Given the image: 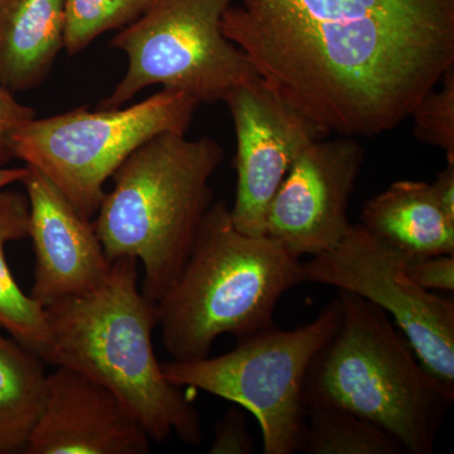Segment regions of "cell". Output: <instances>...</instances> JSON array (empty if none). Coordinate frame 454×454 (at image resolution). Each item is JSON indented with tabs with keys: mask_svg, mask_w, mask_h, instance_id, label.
I'll use <instances>...</instances> for the list:
<instances>
[{
	"mask_svg": "<svg viewBox=\"0 0 454 454\" xmlns=\"http://www.w3.org/2000/svg\"><path fill=\"white\" fill-rule=\"evenodd\" d=\"M28 234L26 193L0 191V328L42 360L49 340L44 307L18 286L5 255L8 243L28 238Z\"/></svg>",
	"mask_w": 454,
	"mask_h": 454,
	"instance_id": "17",
	"label": "cell"
},
{
	"mask_svg": "<svg viewBox=\"0 0 454 454\" xmlns=\"http://www.w3.org/2000/svg\"><path fill=\"white\" fill-rule=\"evenodd\" d=\"M152 0H65L64 50L74 56L98 37L138 20Z\"/></svg>",
	"mask_w": 454,
	"mask_h": 454,
	"instance_id": "19",
	"label": "cell"
},
{
	"mask_svg": "<svg viewBox=\"0 0 454 454\" xmlns=\"http://www.w3.org/2000/svg\"><path fill=\"white\" fill-rule=\"evenodd\" d=\"M138 264L130 256L114 260L106 282L95 291L43 306L49 340L42 360L112 390L152 441L164 443L176 434L197 446L202 442L201 419L155 356L157 303L140 289Z\"/></svg>",
	"mask_w": 454,
	"mask_h": 454,
	"instance_id": "2",
	"label": "cell"
},
{
	"mask_svg": "<svg viewBox=\"0 0 454 454\" xmlns=\"http://www.w3.org/2000/svg\"><path fill=\"white\" fill-rule=\"evenodd\" d=\"M43 361L0 334V454L25 453L46 394Z\"/></svg>",
	"mask_w": 454,
	"mask_h": 454,
	"instance_id": "16",
	"label": "cell"
},
{
	"mask_svg": "<svg viewBox=\"0 0 454 454\" xmlns=\"http://www.w3.org/2000/svg\"><path fill=\"white\" fill-rule=\"evenodd\" d=\"M22 184L29 202L28 238L35 255L29 295L46 306L95 291L106 282L113 262L104 252L94 223L37 169L28 167Z\"/></svg>",
	"mask_w": 454,
	"mask_h": 454,
	"instance_id": "13",
	"label": "cell"
},
{
	"mask_svg": "<svg viewBox=\"0 0 454 454\" xmlns=\"http://www.w3.org/2000/svg\"><path fill=\"white\" fill-rule=\"evenodd\" d=\"M236 136V195L231 220L247 235H267L269 206L292 164L328 133L288 104L262 80L226 95Z\"/></svg>",
	"mask_w": 454,
	"mask_h": 454,
	"instance_id": "10",
	"label": "cell"
},
{
	"mask_svg": "<svg viewBox=\"0 0 454 454\" xmlns=\"http://www.w3.org/2000/svg\"><path fill=\"white\" fill-rule=\"evenodd\" d=\"M216 140L166 131L114 173L94 226L110 262L130 256L145 268L143 294L158 303L177 279L211 207L210 181L223 163Z\"/></svg>",
	"mask_w": 454,
	"mask_h": 454,
	"instance_id": "5",
	"label": "cell"
},
{
	"mask_svg": "<svg viewBox=\"0 0 454 454\" xmlns=\"http://www.w3.org/2000/svg\"><path fill=\"white\" fill-rule=\"evenodd\" d=\"M223 35L325 133L399 127L454 66V0H240Z\"/></svg>",
	"mask_w": 454,
	"mask_h": 454,
	"instance_id": "1",
	"label": "cell"
},
{
	"mask_svg": "<svg viewBox=\"0 0 454 454\" xmlns=\"http://www.w3.org/2000/svg\"><path fill=\"white\" fill-rule=\"evenodd\" d=\"M65 0H0V85L27 91L64 50Z\"/></svg>",
	"mask_w": 454,
	"mask_h": 454,
	"instance_id": "15",
	"label": "cell"
},
{
	"mask_svg": "<svg viewBox=\"0 0 454 454\" xmlns=\"http://www.w3.org/2000/svg\"><path fill=\"white\" fill-rule=\"evenodd\" d=\"M201 106L163 89L134 106L73 112L26 122L12 139L14 158L52 182L85 219L97 216L106 184L140 145L166 131L186 134Z\"/></svg>",
	"mask_w": 454,
	"mask_h": 454,
	"instance_id": "6",
	"label": "cell"
},
{
	"mask_svg": "<svg viewBox=\"0 0 454 454\" xmlns=\"http://www.w3.org/2000/svg\"><path fill=\"white\" fill-rule=\"evenodd\" d=\"M35 118L32 107L23 106L13 92L0 85V167L8 166L14 160L12 139L16 131Z\"/></svg>",
	"mask_w": 454,
	"mask_h": 454,
	"instance_id": "23",
	"label": "cell"
},
{
	"mask_svg": "<svg viewBox=\"0 0 454 454\" xmlns=\"http://www.w3.org/2000/svg\"><path fill=\"white\" fill-rule=\"evenodd\" d=\"M432 188L435 199L447 219L454 223V162H447L446 168L438 173Z\"/></svg>",
	"mask_w": 454,
	"mask_h": 454,
	"instance_id": "24",
	"label": "cell"
},
{
	"mask_svg": "<svg viewBox=\"0 0 454 454\" xmlns=\"http://www.w3.org/2000/svg\"><path fill=\"white\" fill-rule=\"evenodd\" d=\"M360 223L408 260L454 255V223L427 182H394L364 205Z\"/></svg>",
	"mask_w": 454,
	"mask_h": 454,
	"instance_id": "14",
	"label": "cell"
},
{
	"mask_svg": "<svg viewBox=\"0 0 454 454\" xmlns=\"http://www.w3.org/2000/svg\"><path fill=\"white\" fill-rule=\"evenodd\" d=\"M301 283V258L270 236L239 231L229 205L212 203L181 273L157 303L164 348L175 361L207 357L223 334L239 340L274 325L280 298Z\"/></svg>",
	"mask_w": 454,
	"mask_h": 454,
	"instance_id": "3",
	"label": "cell"
},
{
	"mask_svg": "<svg viewBox=\"0 0 454 454\" xmlns=\"http://www.w3.org/2000/svg\"><path fill=\"white\" fill-rule=\"evenodd\" d=\"M300 452L309 454H406L380 427L337 409H309Z\"/></svg>",
	"mask_w": 454,
	"mask_h": 454,
	"instance_id": "18",
	"label": "cell"
},
{
	"mask_svg": "<svg viewBox=\"0 0 454 454\" xmlns=\"http://www.w3.org/2000/svg\"><path fill=\"white\" fill-rule=\"evenodd\" d=\"M340 324L307 372L304 404L364 418L406 454H432L454 387L422 365L380 307L339 291Z\"/></svg>",
	"mask_w": 454,
	"mask_h": 454,
	"instance_id": "4",
	"label": "cell"
},
{
	"mask_svg": "<svg viewBox=\"0 0 454 454\" xmlns=\"http://www.w3.org/2000/svg\"><path fill=\"white\" fill-rule=\"evenodd\" d=\"M27 173H28V167H0V191L5 190L11 184H22Z\"/></svg>",
	"mask_w": 454,
	"mask_h": 454,
	"instance_id": "25",
	"label": "cell"
},
{
	"mask_svg": "<svg viewBox=\"0 0 454 454\" xmlns=\"http://www.w3.org/2000/svg\"><path fill=\"white\" fill-rule=\"evenodd\" d=\"M408 277L426 291L454 292V255H435L408 260Z\"/></svg>",
	"mask_w": 454,
	"mask_h": 454,
	"instance_id": "22",
	"label": "cell"
},
{
	"mask_svg": "<svg viewBox=\"0 0 454 454\" xmlns=\"http://www.w3.org/2000/svg\"><path fill=\"white\" fill-rule=\"evenodd\" d=\"M25 454H146L151 438L112 390L56 366Z\"/></svg>",
	"mask_w": 454,
	"mask_h": 454,
	"instance_id": "12",
	"label": "cell"
},
{
	"mask_svg": "<svg viewBox=\"0 0 454 454\" xmlns=\"http://www.w3.org/2000/svg\"><path fill=\"white\" fill-rule=\"evenodd\" d=\"M365 151L352 137L322 138L292 164L267 215V235L301 258L340 244Z\"/></svg>",
	"mask_w": 454,
	"mask_h": 454,
	"instance_id": "11",
	"label": "cell"
},
{
	"mask_svg": "<svg viewBox=\"0 0 454 454\" xmlns=\"http://www.w3.org/2000/svg\"><path fill=\"white\" fill-rule=\"evenodd\" d=\"M234 2L152 0L110 43L127 53L128 70L98 109L127 106L155 85L186 92L200 104H215L238 86L258 80L249 57L227 40L221 27Z\"/></svg>",
	"mask_w": 454,
	"mask_h": 454,
	"instance_id": "8",
	"label": "cell"
},
{
	"mask_svg": "<svg viewBox=\"0 0 454 454\" xmlns=\"http://www.w3.org/2000/svg\"><path fill=\"white\" fill-rule=\"evenodd\" d=\"M339 298L309 324L294 330L271 325L216 357L169 361L164 375L179 387H193L247 409L256 418L262 453L300 452L307 424L303 385L313 357L340 324Z\"/></svg>",
	"mask_w": 454,
	"mask_h": 454,
	"instance_id": "7",
	"label": "cell"
},
{
	"mask_svg": "<svg viewBox=\"0 0 454 454\" xmlns=\"http://www.w3.org/2000/svg\"><path fill=\"white\" fill-rule=\"evenodd\" d=\"M255 452V441L247 417L240 409L227 411L215 430L214 443L210 454H253Z\"/></svg>",
	"mask_w": 454,
	"mask_h": 454,
	"instance_id": "21",
	"label": "cell"
},
{
	"mask_svg": "<svg viewBox=\"0 0 454 454\" xmlns=\"http://www.w3.org/2000/svg\"><path fill=\"white\" fill-rule=\"evenodd\" d=\"M408 259L360 223L333 249L303 262L306 282L352 293L393 317L422 365L454 387V301L420 288Z\"/></svg>",
	"mask_w": 454,
	"mask_h": 454,
	"instance_id": "9",
	"label": "cell"
},
{
	"mask_svg": "<svg viewBox=\"0 0 454 454\" xmlns=\"http://www.w3.org/2000/svg\"><path fill=\"white\" fill-rule=\"evenodd\" d=\"M441 83V89L428 92L409 118L413 119L415 138L441 148L447 162H454V66L446 71Z\"/></svg>",
	"mask_w": 454,
	"mask_h": 454,
	"instance_id": "20",
	"label": "cell"
}]
</instances>
